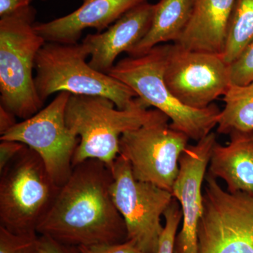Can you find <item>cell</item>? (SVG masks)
<instances>
[{
    "mask_svg": "<svg viewBox=\"0 0 253 253\" xmlns=\"http://www.w3.org/2000/svg\"><path fill=\"white\" fill-rule=\"evenodd\" d=\"M83 253H144L132 241L121 244L79 247Z\"/></svg>",
    "mask_w": 253,
    "mask_h": 253,
    "instance_id": "603a6c76",
    "label": "cell"
},
{
    "mask_svg": "<svg viewBox=\"0 0 253 253\" xmlns=\"http://www.w3.org/2000/svg\"><path fill=\"white\" fill-rule=\"evenodd\" d=\"M197 253H253V194L230 193L206 174Z\"/></svg>",
    "mask_w": 253,
    "mask_h": 253,
    "instance_id": "52a82bcc",
    "label": "cell"
},
{
    "mask_svg": "<svg viewBox=\"0 0 253 253\" xmlns=\"http://www.w3.org/2000/svg\"><path fill=\"white\" fill-rule=\"evenodd\" d=\"M169 90L183 104L206 109L230 87L229 65L221 54L171 44L164 72Z\"/></svg>",
    "mask_w": 253,
    "mask_h": 253,
    "instance_id": "8fae6325",
    "label": "cell"
},
{
    "mask_svg": "<svg viewBox=\"0 0 253 253\" xmlns=\"http://www.w3.org/2000/svg\"><path fill=\"white\" fill-rule=\"evenodd\" d=\"M193 7L194 0H160L155 4L149 32L129 51V56H141L163 43L177 42L189 24Z\"/></svg>",
    "mask_w": 253,
    "mask_h": 253,
    "instance_id": "e0dca14e",
    "label": "cell"
},
{
    "mask_svg": "<svg viewBox=\"0 0 253 253\" xmlns=\"http://www.w3.org/2000/svg\"><path fill=\"white\" fill-rule=\"evenodd\" d=\"M36 16L30 6L0 19V105L23 120L44 105L33 77L37 54L46 43L35 30Z\"/></svg>",
    "mask_w": 253,
    "mask_h": 253,
    "instance_id": "277c9868",
    "label": "cell"
},
{
    "mask_svg": "<svg viewBox=\"0 0 253 253\" xmlns=\"http://www.w3.org/2000/svg\"><path fill=\"white\" fill-rule=\"evenodd\" d=\"M0 253H41L39 234H17L0 226Z\"/></svg>",
    "mask_w": 253,
    "mask_h": 253,
    "instance_id": "ffe728a7",
    "label": "cell"
},
{
    "mask_svg": "<svg viewBox=\"0 0 253 253\" xmlns=\"http://www.w3.org/2000/svg\"><path fill=\"white\" fill-rule=\"evenodd\" d=\"M71 95L67 91L59 92L47 106L0 136V140L18 141L38 153L60 187L71 176L73 157L80 143V138L68 128L65 118Z\"/></svg>",
    "mask_w": 253,
    "mask_h": 253,
    "instance_id": "9c48e42d",
    "label": "cell"
},
{
    "mask_svg": "<svg viewBox=\"0 0 253 253\" xmlns=\"http://www.w3.org/2000/svg\"><path fill=\"white\" fill-rule=\"evenodd\" d=\"M26 145L16 141L1 140L0 143V171L25 147Z\"/></svg>",
    "mask_w": 253,
    "mask_h": 253,
    "instance_id": "d4e9b609",
    "label": "cell"
},
{
    "mask_svg": "<svg viewBox=\"0 0 253 253\" xmlns=\"http://www.w3.org/2000/svg\"><path fill=\"white\" fill-rule=\"evenodd\" d=\"M16 116L0 105V136H2L16 124Z\"/></svg>",
    "mask_w": 253,
    "mask_h": 253,
    "instance_id": "4316f807",
    "label": "cell"
},
{
    "mask_svg": "<svg viewBox=\"0 0 253 253\" xmlns=\"http://www.w3.org/2000/svg\"><path fill=\"white\" fill-rule=\"evenodd\" d=\"M33 0H0V18L31 6Z\"/></svg>",
    "mask_w": 253,
    "mask_h": 253,
    "instance_id": "484cf974",
    "label": "cell"
},
{
    "mask_svg": "<svg viewBox=\"0 0 253 253\" xmlns=\"http://www.w3.org/2000/svg\"><path fill=\"white\" fill-rule=\"evenodd\" d=\"M60 189L39 154L25 146L0 171V226L14 234H36Z\"/></svg>",
    "mask_w": 253,
    "mask_h": 253,
    "instance_id": "8992f818",
    "label": "cell"
},
{
    "mask_svg": "<svg viewBox=\"0 0 253 253\" xmlns=\"http://www.w3.org/2000/svg\"><path fill=\"white\" fill-rule=\"evenodd\" d=\"M216 134L211 132L196 145H188L179 158V169L172 194L182 213V226L176 236L174 253H197L198 229L204 212L203 183Z\"/></svg>",
    "mask_w": 253,
    "mask_h": 253,
    "instance_id": "7c38bea8",
    "label": "cell"
},
{
    "mask_svg": "<svg viewBox=\"0 0 253 253\" xmlns=\"http://www.w3.org/2000/svg\"><path fill=\"white\" fill-rule=\"evenodd\" d=\"M225 106L219 113L217 132L231 135L253 133V82L231 85L224 96Z\"/></svg>",
    "mask_w": 253,
    "mask_h": 253,
    "instance_id": "ac0fdd59",
    "label": "cell"
},
{
    "mask_svg": "<svg viewBox=\"0 0 253 253\" xmlns=\"http://www.w3.org/2000/svg\"><path fill=\"white\" fill-rule=\"evenodd\" d=\"M149 0H83L78 9L46 23H35V30L46 42L77 44L83 31L101 33L121 16Z\"/></svg>",
    "mask_w": 253,
    "mask_h": 253,
    "instance_id": "5bb4252c",
    "label": "cell"
},
{
    "mask_svg": "<svg viewBox=\"0 0 253 253\" xmlns=\"http://www.w3.org/2000/svg\"><path fill=\"white\" fill-rule=\"evenodd\" d=\"M168 121H155L125 133L120 140V154L129 163L136 180L172 193L179 158L189 138L171 128Z\"/></svg>",
    "mask_w": 253,
    "mask_h": 253,
    "instance_id": "30bf717a",
    "label": "cell"
},
{
    "mask_svg": "<svg viewBox=\"0 0 253 253\" xmlns=\"http://www.w3.org/2000/svg\"><path fill=\"white\" fill-rule=\"evenodd\" d=\"M39 236L41 253H83L79 247L62 244L49 236Z\"/></svg>",
    "mask_w": 253,
    "mask_h": 253,
    "instance_id": "cb8c5ba5",
    "label": "cell"
},
{
    "mask_svg": "<svg viewBox=\"0 0 253 253\" xmlns=\"http://www.w3.org/2000/svg\"><path fill=\"white\" fill-rule=\"evenodd\" d=\"M112 180L111 168L99 160L75 166L38 234L76 247L126 242V224L111 194Z\"/></svg>",
    "mask_w": 253,
    "mask_h": 253,
    "instance_id": "6da1fadb",
    "label": "cell"
},
{
    "mask_svg": "<svg viewBox=\"0 0 253 253\" xmlns=\"http://www.w3.org/2000/svg\"><path fill=\"white\" fill-rule=\"evenodd\" d=\"M229 71L231 85L244 86L253 82V41L229 65Z\"/></svg>",
    "mask_w": 253,
    "mask_h": 253,
    "instance_id": "7402d4cb",
    "label": "cell"
},
{
    "mask_svg": "<svg viewBox=\"0 0 253 253\" xmlns=\"http://www.w3.org/2000/svg\"><path fill=\"white\" fill-rule=\"evenodd\" d=\"M236 0H194L192 15L180 39L183 49L221 54Z\"/></svg>",
    "mask_w": 253,
    "mask_h": 253,
    "instance_id": "9a60e30c",
    "label": "cell"
},
{
    "mask_svg": "<svg viewBox=\"0 0 253 253\" xmlns=\"http://www.w3.org/2000/svg\"><path fill=\"white\" fill-rule=\"evenodd\" d=\"M163 216L165 217L164 229L160 239L158 253H174L176 233L182 219L180 206L175 198H173Z\"/></svg>",
    "mask_w": 253,
    "mask_h": 253,
    "instance_id": "44dd1931",
    "label": "cell"
},
{
    "mask_svg": "<svg viewBox=\"0 0 253 253\" xmlns=\"http://www.w3.org/2000/svg\"><path fill=\"white\" fill-rule=\"evenodd\" d=\"M110 168L113 176L111 194L124 219L128 241L144 253H158L164 229L161 217L174 196L151 183L136 180L129 163L122 155Z\"/></svg>",
    "mask_w": 253,
    "mask_h": 253,
    "instance_id": "ba28073f",
    "label": "cell"
},
{
    "mask_svg": "<svg viewBox=\"0 0 253 253\" xmlns=\"http://www.w3.org/2000/svg\"><path fill=\"white\" fill-rule=\"evenodd\" d=\"M154 9L155 4L143 3L129 10L104 31L86 36L82 44L90 56L89 66L108 74L118 56L123 52L129 54L147 34Z\"/></svg>",
    "mask_w": 253,
    "mask_h": 253,
    "instance_id": "4fadbf2b",
    "label": "cell"
},
{
    "mask_svg": "<svg viewBox=\"0 0 253 253\" xmlns=\"http://www.w3.org/2000/svg\"><path fill=\"white\" fill-rule=\"evenodd\" d=\"M66 125L80 138L73 166L89 159L111 166L120 155V140L127 131L168 118L157 109L149 110L139 98L126 109H118L103 96L71 94L66 106Z\"/></svg>",
    "mask_w": 253,
    "mask_h": 253,
    "instance_id": "7a4b0ae2",
    "label": "cell"
},
{
    "mask_svg": "<svg viewBox=\"0 0 253 253\" xmlns=\"http://www.w3.org/2000/svg\"><path fill=\"white\" fill-rule=\"evenodd\" d=\"M89 53L83 44L46 42L36 59L35 84L43 102L56 92L98 96L112 101L118 109L134 104L137 95L122 82L99 72L86 62Z\"/></svg>",
    "mask_w": 253,
    "mask_h": 253,
    "instance_id": "5b68a950",
    "label": "cell"
},
{
    "mask_svg": "<svg viewBox=\"0 0 253 253\" xmlns=\"http://www.w3.org/2000/svg\"><path fill=\"white\" fill-rule=\"evenodd\" d=\"M170 46L160 44L141 56L120 60L108 74L130 87L148 108L154 106L167 116L172 121L171 128L198 142L217 126L221 111L214 104L206 109H192L169 90L164 72Z\"/></svg>",
    "mask_w": 253,
    "mask_h": 253,
    "instance_id": "3957f363",
    "label": "cell"
},
{
    "mask_svg": "<svg viewBox=\"0 0 253 253\" xmlns=\"http://www.w3.org/2000/svg\"><path fill=\"white\" fill-rule=\"evenodd\" d=\"M253 41V0H236L221 56L231 64Z\"/></svg>",
    "mask_w": 253,
    "mask_h": 253,
    "instance_id": "d6986e66",
    "label": "cell"
},
{
    "mask_svg": "<svg viewBox=\"0 0 253 253\" xmlns=\"http://www.w3.org/2000/svg\"><path fill=\"white\" fill-rule=\"evenodd\" d=\"M230 137L226 146L214 144L208 174L225 181L229 192L253 194V133Z\"/></svg>",
    "mask_w": 253,
    "mask_h": 253,
    "instance_id": "2e32d148",
    "label": "cell"
}]
</instances>
